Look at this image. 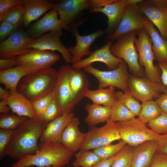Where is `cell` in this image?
<instances>
[{"mask_svg": "<svg viewBox=\"0 0 167 167\" xmlns=\"http://www.w3.org/2000/svg\"><path fill=\"white\" fill-rule=\"evenodd\" d=\"M48 123L42 118H28L13 130L3 157L7 156L19 160L27 155L35 153L38 148V139Z\"/></svg>", "mask_w": 167, "mask_h": 167, "instance_id": "6da1fadb", "label": "cell"}, {"mask_svg": "<svg viewBox=\"0 0 167 167\" xmlns=\"http://www.w3.org/2000/svg\"><path fill=\"white\" fill-rule=\"evenodd\" d=\"M74 154L61 143L41 142L35 153L22 157L13 163L11 167H62L69 163Z\"/></svg>", "mask_w": 167, "mask_h": 167, "instance_id": "7a4b0ae2", "label": "cell"}, {"mask_svg": "<svg viewBox=\"0 0 167 167\" xmlns=\"http://www.w3.org/2000/svg\"><path fill=\"white\" fill-rule=\"evenodd\" d=\"M57 73L50 67L27 74L19 82L17 91L31 102L36 101L53 91Z\"/></svg>", "mask_w": 167, "mask_h": 167, "instance_id": "3957f363", "label": "cell"}, {"mask_svg": "<svg viewBox=\"0 0 167 167\" xmlns=\"http://www.w3.org/2000/svg\"><path fill=\"white\" fill-rule=\"evenodd\" d=\"M53 8L58 13L62 22L63 29L73 35L78 32L76 23L83 14V11L88 10L92 13L94 9V0H61L53 3Z\"/></svg>", "mask_w": 167, "mask_h": 167, "instance_id": "277c9868", "label": "cell"}, {"mask_svg": "<svg viewBox=\"0 0 167 167\" xmlns=\"http://www.w3.org/2000/svg\"><path fill=\"white\" fill-rule=\"evenodd\" d=\"M136 31L122 36L112 44L110 49L115 57L122 59L127 64L131 75L145 77L144 68L139 64L138 54L135 44Z\"/></svg>", "mask_w": 167, "mask_h": 167, "instance_id": "5b68a950", "label": "cell"}, {"mask_svg": "<svg viewBox=\"0 0 167 167\" xmlns=\"http://www.w3.org/2000/svg\"><path fill=\"white\" fill-rule=\"evenodd\" d=\"M135 44L139 56L140 65L144 70L145 77L150 80L162 84V71L158 65L154 64L155 58L152 49L151 40L145 28L136 31Z\"/></svg>", "mask_w": 167, "mask_h": 167, "instance_id": "8992f818", "label": "cell"}, {"mask_svg": "<svg viewBox=\"0 0 167 167\" xmlns=\"http://www.w3.org/2000/svg\"><path fill=\"white\" fill-rule=\"evenodd\" d=\"M85 73L94 76L99 81L98 88L112 86L121 89L124 92H129L128 73L126 63L123 61L118 67L109 71H103L93 67L91 65L82 69Z\"/></svg>", "mask_w": 167, "mask_h": 167, "instance_id": "52a82bcc", "label": "cell"}, {"mask_svg": "<svg viewBox=\"0 0 167 167\" xmlns=\"http://www.w3.org/2000/svg\"><path fill=\"white\" fill-rule=\"evenodd\" d=\"M117 122L121 139L133 147L147 141L155 140L158 135L148 128L138 118Z\"/></svg>", "mask_w": 167, "mask_h": 167, "instance_id": "ba28073f", "label": "cell"}, {"mask_svg": "<svg viewBox=\"0 0 167 167\" xmlns=\"http://www.w3.org/2000/svg\"><path fill=\"white\" fill-rule=\"evenodd\" d=\"M121 139L118 123L111 119L100 127H91L80 149L89 150L110 144Z\"/></svg>", "mask_w": 167, "mask_h": 167, "instance_id": "9c48e42d", "label": "cell"}, {"mask_svg": "<svg viewBox=\"0 0 167 167\" xmlns=\"http://www.w3.org/2000/svg\"><path fill=\"white\" fill-rule=\"evenodd\" d=\"M130 93L142 103L157 98L167 91V87L152 82L145 77L130 74L128 80Z\"/></svg>", "mask_w": 167, "mask_h": 167, "instance_id": "30bf717a", "label": "cell"}, {"mask_svg": "<svg viewBox=\"0 0 167 167\" xmlns=\"http://www.w3.org/2000/svg\"><path fill=\"white\" fill-rule=\"evenodd\" d=\"M16 58L19 64L24 66L29 74L51 67L60 59L59 55L54 52L34 48H30L28 52Z\"/></svg>", "mask_w": 167, "mask_h": 167, "instance_id": "8fae6325", "label": "cell"}, {"mask_svg": "<svg viewBox=\"0 0 167 167\" xmlns=\"http://www.w3.org/2000/svg\"><path fill=\"white\" fill-rule=\"evenodd\" d=\"M145 16L139 9L137 4L128 5L118 26L105 41L116 40L128 33L145 28Z\"/></svg>", "mask_w": 167, "mask_h": 167, "instance_id": "7c38bea8", "label": "cell"}, {"mask_svg": "<svg viewBox=\"0 0 167 167\" xmlns=\"http://www.w3.org/2000/svg\"><path fill=\"white\" fill-rule=\"evenodd\" d=\"M73 68L68 64L62 65L57 71L56 82L53 91L54 98L62 115L69 113L71 100L69 77Z\"/></svg>", "mask_w": 167, "mask_h": 167, "instance_id": "4fadbf2b", "label": "cell"}, {"mask_svg": "<svg viewBox=\"0 0 167 167\" xmlns=\"http://www.w3.org/2000/svg\"><path fill=\"white\" fill-rule=\"evenodd\" d=\"M22 30H17L0 44V58L16 57L28 52L27 46L32 40Z\"/></svg>", "mask_w": 167, "mask_h": 167, "instance_id": "5bb4252c", "label": "cell"}, {"mask_svg": "<svg viewBox=\"0 0 167 167\" xmlns=\"http://www.w3.org/2000/svg\"><path fill=\"white\" fill-rule=\"evenodd\" d=\"M62 30L52 31L45 34L39 37L33 39L28 45L27 48L59 51L62 54L66 64L71 63L72 57L68 48L62 43L61 37Z\"/></svg>", "mask_w": 167, "mask_h": 167, "instance_id": "9a60e30c", "label": "cell"}, {"mask_svg": "<svg viewBox=\"0 0 167 167\" xmlns=\"http://www.w3.org/2000/svg\"><path fill=\"white\" fill-rule=\"evenodd\" d=\"M143 0H115L102 7L95 9L93 13L100 12L108 19L107 28L104 30L106 35L105 41L113 33L119 24L127 6L129 4H138Z\"/></svg>", "mask_w": 167, "mask_h": 167, "instance_id": "2e32d148", "label": "cell"}, {"mask_svg": "<svg viewBox=\"0 0 167 167\" xmlns=\"http://www.w3.org/2000/svg\"><path fill=\"white\" fill-rule=\"evenodd\" d=\"M113 41L109 40L101 48L97 49L88 58L82 59L77 63L72 64L73 69H80L90 65L95 62H100L105 63L109 70H114L118 68L123 60L114 56L110 49Z\"/></svg>", "mask_w": 167, "mask_h": 167, "instance_id": "e0dca14e", "label": "cell"}, {"mask_svg": "<svg viewBox=\"0 0 167 167\" xmlns=\"http://www.w3.org/2000/svg\"><path fill=\"white\" fill-rule=\"evenodd\" d=\"M58 13L53 8L29 28L28 34L32 39L40 37L48 32L62 30L63 24L58 18Z\"/></svg>", "mask_w": 167, "mask_h": 167, "instance_id": "ac0fdd59", "label": "cell"}, {"mask_svg": "<svg viewBox=\"0 0 167 167\" xmlns=\"http://www.w3.org/2000/svg\"><path fill=\"white\" fill-rule=\"evenodd\" d=\"M81 69L73 68L70 73L69 82L71 94V112H72L75 106L84 97L89 89V80L85 73Z\"/></svg>", "mask_w": 167, "mask_h": 167, "instance_id": "d6986e66", "label": "cell"}, {"mask_svg": "<svg viewBox=\"0 0 167 167\" xmlns=\"http://www.w3.org/2000/svg\"><path fill=\"white\" fill-rule=\"evenodd\" d=\"M80 124L79 118L74 117L66 126L61 137V143L74 153L80 150L87 135V133L79 130Z\"/></svg>", "mask_w": 167, "mask_h": 167, "instance_id": "ffe728a7", "label": "cell"}, {"mask_svg": "<svg viewBox=\"0 0 167 167\" xmlns=\"http://www.w3.org/2000/svg\"><path fill=\"white\" fill-rule=\"evenodd\" d=\"M75 115L72 112L65 113L49 122L41 134V142L61 143L64 130Z\"/></svg>", "mask_w": 167, "mask_h": 167, "instance_id": "44dd1931", "label": "cell"}, {"mask_svg": "<svg viewBox=\"0 0 167 167\" xmlns=\"http://www.w3.org/2000/svg\"><path fill=\"white\" fill-rule=\"evenodd\" d=\"M104 34V30H101L85 36L80 35L78 32L75 33L73 36L76 37V44L68 48L72 56V64L81 61L84 56H90L92 53L90 49L91 45L97 38Z\"/></svg>", "mask_w": 167, "mask_h": 167, "instance_id": "7402d4cb", "label": "cell"}, {"mask_svg": "<svg viewBox=\"0 0 167 167\" xmlns=\"http://www.w3.org/2000/svg\"><path fill=\"white\" fill-rule=\"evenodd\" d=\"M140 11L158 29L161 36L167 41V8L156 7L143 0L137 4Z\"/></svg>", "mask_w": 167, "mask_h": 167, "instance_id": "603a6c76", "label": "cell"}, {"mask_svg": "<svg viewBox=\"0 0 167 167\" xmlns=\"http://www.w3.org/2000/svg\"><path fill=\"white\" fill-rule=\"evenodd\" d=\"M10 92V96L6 101L13 113L29 118H41L33 109L31 102L24 95L17 91Z\"/></svg>", "mask_w": 167, "mask_h": 167, "instance_id": "cb8c5ba5", "label": "cell"}, {"mask_svg": "<svg viewBox=\"0 0 167 167\" xmlns=\"http://www.w3.org/2000/svg\"><path fill=\"white\" fill-rule=\"evenodd\" d=\"M144 25L152 44V49L155 59L158 63L167 62V41L159 34L154 24L146 16Z\"/></svg>", "mask_w": 167, "mask_h": 167, "instance_id": "d4e9b609", "label": "cell"}, {"mask_svg": "<svg viewBox=\"0 0 167 167\" xmlns=\"http://www.w3.org/2000/svg\"><path fill=\"white\" fill-rule=\"evenodd\" d=\"M22 1L24 8L23 23L26 27L53 8V3L48 0H22Z\"/></svg>", "mask_w": 167, "mask_h": 167, "instance_id": "484cf974", "label": "cell"}, {"mask_svg": "<svg viewBox=\"0 0 167 167\" xmlns=\"http://www.w3.org/2000/svg\"><path fill=\"white\" fill-rule=\"evenodd\" d=\"M136 147L134 148L131 167H147L157 151L156 141H147Z\"/></svg>", "mask_w": 167, "mask_h": 167, "instance_id": "4316f807", "label": "cell"}, {"mask_svg": "<svg viewBox=\"0 0 167 167\" xmlns=\"http://www.w3.org/2000/svg\"><path fill=\"white\" fill-rule=\"evenodd\" d=\"M29 74L24 66L19 65L10 69L0 71V82L10 91H17L19 81Z\"/></svg>", "mask_w": 167, "mask_h": 167, "instance_id": "83f0119b", "label": "cell"}, {"mask_svg": "<svg viewBox=\"0 0 167 167\" xmlns=\"http://www.w3.org/2000/svg\"><path fill=\"white\" fill-rule=\"evenodd\" d=\"M85 108L88 115L84 121L89 126H94L99 123L106 122L110 118L111 107L87 103Z\"/></svg>", "mask_w": 167, "mask_h": 167, "instance_id": "f1b7e54d", "label": "cell"}, {"mask_svg": "<svg viewBox=\"0 0 167 167\" xmlns=\"http://www.w3.org/2000/svg\"><path fill=\"white\" fill-rule=\"evenodd\" d=\"M115 87L110 86L96 90L89 89L84 97L91 100L93 104L111 107L117 100Z\"/></svg>", "mask_w": 167, "mask_h": 167, "instance_id": "f546056e", "label": "cell"}, {"mask_svg": "<svg viewBox=\"0 0 167 167\" xmlns=\"http://www.w3.org/2000/svg\"><path fill=\"white\" fill-rule=\"evenodd\" d=\"M162 111L156 101L151 100L142 103L138 118L144 124L157 118Z\"/></svg>", "mask_w": 167, "mask_h": 167, "instance_id": "4dcf8cb0", "label": "cell"}, {"mask_svg": "<svg viewBox=\"0 0 167 167\" xmlns=\"http://www.w3.org/2000/svg\"><path fill=\"white\" fill-rule=\"evenodd\" d=\"M74 155L75 160L72 162L73 167H91L101 159L93 151L80 149Z\"/></svg>", "mask_w": 167, "mask_h": 167, "instance_id": "1f68e13d", "label": "cell"}, {"mask_svg": "<svg viewBox=\"0 0 167 167\" xmlns=\"http://www.w3.org/2000/svg\"><path fill=\"white\" fill-rule=\"evenodd\" d=\"M24 15L23 4L18 5L0 15V21L7 22L19 27L23 23Z\"/></svg>", "mask_w": 167, "mask_h": 167, "instance_id": "d6a6232c", "label": "cell"}, {"mask_svg": "<svg viewBox=\"0 0 167 167\" xmlns=\"http://www.w3.org/2000/svg\"><path fill=\"white\" fill-rule=\"evenodd\" d=\"M111 108L110 118L114 122H125L135 118L133 113L117 99Z\"/></svg>", "mask_w": 167, "mask_h": 167, "instance_id": "836d02e7", "label": "cell"}, {"mask_svg": "<svg viewBox=\"0 0 167 167\" xmlns=\"http://www.w3.org/2000/svg\"><path fill=\"white\" fill-rule=\"evenodd\" d=\"M134 150L126 144L115 155L111 167H131Z\"/></svg>", "mask_w": 167, "mask_h": 167, "instance_id": "e575fe53", "label": "cell"}, {"mask_svg": "<svg viewBox=\"0 0 167 167\" xmlns=\"http://www.w3.org/2000/svg\"><path fill=\"white\" fill-rule=\"evenodd\" d=\"M28 118L17 115L1 114L0 115V128L13 130L19 126Z\"/></svg>", "mask_w": 167, "mask_h": 167, "instance_id": "d590c367", "label": "cell"}, {"mask_svg": "<svg viewBox=\"0 0 167 167\" xmlns=\"http://www.w3.org/2000/svg\"><path fill=\"white\" fill-rule=\"evenodd\" d=\"M116 96L117 99L121 102L135 116H139L141 109V105L139 100L129 92H117Z\"/></svg>", "mask_w": 167, "mask_h": 167, "instance_id": "8d00e7d4", "label": "cell"}, {"mask_svg": "<svg viewBox=\"0 0 167 167\" xmlns=\"http://www.w3.org/2000/svg\"><path fill=\"white\" fill-rule=\"evenodd\" d=\"M126 144L122 140L117 144H111L94 149L93 152L101 160L107 159L115 156Z\"/></svg>", "mask_w": 167, "mask_h": 167, "instance_id": "74e56055", "label": "cell"}, {"mask_svg": "<svg viewBox=\"0 0 167 167\" xmlns=\"http://www.w3.org/2000/svg\"><path fill=\"white\" fill-rule=\"evenodd\" d=\"M148 125L157 134L167 133V113L162 112L158 117L149 122Z\"/></svg>", "mask_w": 167, "mask_h": 167, "instance_id": "f35d334b", "label": "cell"}, {"mask_svg": "<svg viewBox=\"0 0 167 167\" xmlns=\"http://www.w3.org/2000/svg\"><path fill=\"white\" fill-rule=\"evenodd\" d=\"M54 97V94L53 91L41 99L31 102L33 109L41 118L47 108Z\"/></svg>", "mask_w": 167, "mask_h": 167, "instance_id": "ab89813d", "label": "cell"}, {"mask_svg": "<svg viewBox=\"0 0 167 167\" xmlns=\"http://www.w3.org/2000/svg\"><path fill=\"white\" fill-rule=\"evenodd\" d=\"M62 115L54 97L45 111L42 118L49 123Z\"/></svg>", "mask_w": 167, "mask_h": 167, "instance_id": "60d3db41", "label": "cell"}, {"mask_svg": "<svg viewBox=\"0 0 167 167\" xmlns=\"http://www.w3.org/2000/svg\"><path fill=\"white\" fill-rule=\"evenodd\" d=\"M13 130L0 129V160L3 158L5 150L12 137Z\"/></svg>", "mask_w": 167, "mask_h": 167, "instance_id": "b9f144b4", "label": "cell"}, {"mask_svg": "<svg viewBox=\"0 0 167 167\" xmlns=\"http://www.w3.org/2000/svg\"><path fill=\"white\" fill-rule=\"evenodd\" d=\"M18 27L4 21L1 22L0 24V41L2 42L16 31Z\"/></svg>", "mask_w": 167, "mask_h": 167, "instance_id": "7bdbcfd3", "label": "cell"}, {"mask_svg": "<svg viewBox=\"0 0 167 167\" xmlns=\"http://www.w3.org/2000/svg\"><path fill=\"white\" fill-rule=\"evenodd\" d=\"M147 167H167V155L156 152Z\"/></svg>", "mask_w": 167, "mask_h": 167, "instance_id": "ee69618b", "label": "cell"}, {"mask_svg": "<svg viewBox=\"0 0 167 167\" xmlns=\"http://www.w3.org/2000/svg\"><path fill=\"white\" fill-rule=\"evenodd\" d=\"M155 140L158 144L156 152L167 155V133L158 134Z\"/></svg>", "mask_w": 167, "mask_h": 167, "instance_id": "f6af8a7d", "label": "cell"}, {"mask_svg": "<svg viewBox=\"0 0 167 167\" xmlns=\"http://www.w3.org/2000/svg\"><path fill=\"white\" fill-rule=\"evenodd\" d=\"M22 4V0H0V15L13 6Z\"/></svg>", "mask_w": 167, "mask_h": 167, "instance_id": "bcb514c9", "label": "cell"}, {"mask_svg": "<svg viewBox=\"0 0 167 167\" xmlns=\"http://www.w3.org/2000/svg\"><path fill=\"white\" fill-rule=\"evenodd\" d=\"M19 65L16 57L0 59V70H4Z\"/></svg>", "mask_w": 167, "mask_h": 167, "instance_id": "7dc6e473", "label": "cell"}, {"mask_svg": "<svg viewBox=\"0 0 167 167\" xmlns=\"http://www.w3.org/2000/svg\"><path fill=\"white\" fill-rule=\"evenodd\" d=\"M162 112L167 113V91L161 93L155 101Z\"/></svg>", "mask_w": 167, "mask_h": 167, "instance_id": "c3c4849f", "label": "cell"}, {"mask_svg": "<svg viewBox=\"0 0 167 167\" xmlns=\"http://www.w3.org/2000/svg\"><path fill=\"white\" fill-rule=\"evenodd\" d=\"M158 65L162 71L161 79L162 84L167 87V62L158 63Z\"/></svg>", "mask_w": 167, "mask_h": 167, "instance_id": "681fc988", "label": "cell"}, {"mask_svg": "<svg viewBox=\"0 0 167 167\" xmlns=\"http://www.w3.org/2000/svg\"><path fill=\"white\" fill-rule=\"evenodd\" d=\"M144 2L151 5L161 8H167V0H146Z\"/></svg>", "mask_w": 167, "mask_h": 167, "instance_id": "f907efd6", "label": "cell"}, {"mask_svg": "<svg viewBox=\"0 0 167 167\" xmlns=\"http://www.w3.org/2000/svg\"><path fill=\"white\" fill-rule=\"evenodd\" d=\"M115 157V155L107 159L101 160L91 167H110Z\"/></svg>", "mask_w": 167, "mask_h": 167, "instance_id": "816d5d0a", "label": "cell"}, {"mask_svg": "<svg viewBox=\"0 0 167 167\" xmlns=\"http://www.w3.org/2000/svg\"><path fill=\"white\" fill-rule=\"evenodd\" d=\"M6 100L1 101L0 102V113L1 114H7L11 109L6 103Z\"/></svg>", "mask_w": 167, "mask_h": 167, "instance_id": "f5cc1de1", "label": "cell"}, {"mask_svg": "<svg viewBox=\"0 0 167 167\" xmlns=\"http://www.w3.org/2000/svg\"><path fill=\"white\" fill-rule=\"evenodd\" d=\"M10 95V91L3 89L0 87V100L1 101L7 100Z\"/></svg>", "mask_w": 167, "mask_h": 167, "instance_id": "db71d44e", "label": "cell"}, {"mask_svg": "<svg viewBox=\"0 0 167 167\" xmlns=\"http://www.w3.org/2000/svg\"><path fill=\"white\" fill-rule=\"evenodd\" d=\"M27 167H34L33 166H29ZM53 167L52 166H44V167Z\"/></svg>", "mask_w": 167, "mask_h": 167, "instance_id": "11a10c76", "label": "cell"}]
</instances>
